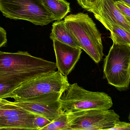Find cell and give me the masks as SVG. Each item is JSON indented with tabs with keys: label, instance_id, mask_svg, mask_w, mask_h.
<instances>
[{
	"label": "cell",
	"instance_id": "1",
	"mask_svg": "<svg viewBox=\"0 0 130 130\" xmlns=\"http://www.w3.org/2000/svg\"><path fill=\"white\" fill-rule=\"evenodd\" d=\"M55 63L33 56L27 52L0 51V84L16 88L39 76L56 71Z\"/></svg>",
	"mask_w": 130,
	"mask_h": 130
},
{
	"label": "cell",
	"instance_id": "2",
	"mask_svg": "<svg viewBox=\"0 0 130 130\" xmlns=\"http://www.w3.org/2000/svg\"><path fill=\"white\" fill-rule=\"evenodd\" d=\"M65 25L80 48L96 63L103 59L101 36L96 24L88 14L79 13L66 16Z\"/></svg>",
	"mask_w": 130,
	"mask_h": 130
},
{
	"label": "cell",
	"instance_id": "3",
	"mask_svg": "<svg viewBox=\"0 0 130 130\" xmlns=\"http://www.w3.org/2000/svg\"><path fill=\"white\" fill-rule=\"evenodd\" d=\"M61 113H75L93 109L109 110L113 106L111 97L106 93L90 91L77 83L70 85L61 99Z\"/></svg>",
	"mask_w": 130,
	"mask_h": 130
},
{
	"label": "cell",
	"instance_id": "4",
	"mask_svg": "<svg viewBox=\"0 0 130 130\" xmlns=\"http://www.w3.org/2000/svg\"><path fill=\"white\" fill-rule=\"evenodd\" d=\"M70 85L67 76L56 71L23 83L3 99L11 98L15 101H21L46 94L63 93Z\"/></svg>",
	"mask_w": 130,
	"mask_h": 130
},
{
	"label": "cell",
	"instance_id": "5",
	"mask_svg": "<svg viewBox=\"0 0 130 130\" xmlns=\"http://www.w3.org/2000/svg\"><path fill=\"white\" fill-rule=\"evenodd\" d=\"M0 11L8 18L44 26L55 21L41 0H0Z\"/></svg>",
	"mask_w": 130,
	"mask_h": 130
},
{
	"label": "cell",
	"instance_id": "6",
	"mask_svg": "<svg viewBox=\"0 0 130 130\" xmlns=\"http://www.w3.org/2000/svg\"><path fill=\"white\" fill-rule=\"evenodd\" d=\"M130 47L113 43L104 59V73L108 84L122 91L129 88Z\"/></svg>",
	"mask_w": 130,
	"mask_h": 130
},
{
	"label": "cell",
	"instance_id": "7",
	"mask_svg": "<svg viewBox=\"0 0 130 130\" xmlns=\"http://www.w3.org/2000/svg\"><path fill=\"white\" fill-rule=\"evenodd\" d=\"M69 114V130H108L120 121L113 110L93 109Z\"/></svg>",
	"mask_w": 130,
	"mask_h": 130
},
{
	"label": "cell",
	"instance_id": "8",
	"mask_svg": "<svg viewBox=\"0 0 130 130\" xmlns=\"http://www.w3.org/2000/svg\"><path fill=\"white\" fill-rule=\"evenodd\" d=\"M63 94L50 93L21 101L11 102V103L52 121L61 113L60 99Z\"/></svg>",
	"mask_w": 130,
	"mask_h": 130
},
{
	"label": "cell",
	"instance_id": "9",
	"mask_svg": "<svg viewBox=\"0 0 130 130\" xmlns=\"http://www.w3.org/2000/svg\"><path fill=\"white\" fill-rule=\"evenodd\" d=\"M116 1L100 0L91 12L109 31L111 25L116 24L130 33V24L115 6Z\"/></svg>",
	"mask_w": 130,
	"mask_h": 130
},
{
	"label": "cell",
	"instance_id": "10",
	"mask_svg": "<svg viewBox=\"0 0 130 130\" xmlns=\"http://www.w3.org/2000/svg\"><path fill=\"white\" fill-rule=\"evenodd\" d=\"M53 41L58 71L67 77L74 69L80 59L82 49L65 44L56 40Z\"/></svg>",
	"mask_w": 130,
	"mask_h": 130
},
{
	"label": "cell",
	"instance_id": "11",
	"mask_svg": "<svg viewBox=\"0 0 130 130\" xmlns=\"http://www.w3.org/2000/svg\"><path fill=\"white\" fill-rule=\"evenodd\" d=\"M36 116L30 112L17 116L0 117V130H36L34 124Z\"/></svg>",
	"mask_w": 130,
	"mask_h": 130
},
{
	"label": "cell",
	"instance_id": "12",
	"mask_svg": "<svg viewBox=\"0 0 130 130\" xmlns=\"http://www.w3.org/2000/svg\"><path fill=\"white\" fill-rule=\"evenodd\" d=\"M50 37L52 40H56L65 44L80 48L78 44L67 28L64 20L57 21L53 23Z\"/></svg>",
	"mask_w": 130,
	"mask_h": 130
},
{
	"label": "cell",
	"instance_id": "13",
	"mask_svg": "<svg viewBox=\"0 0 130 130\" xmlns=\"http://www.w3.org/2000/svg\"><path fill=\"white\" fill-rule=\"evenodd\" d=\"M55 20L60 21L70 11V3L66 0H41Z\"/></svg>",
	"mask_w": 130,
	"mask_h": 130
},
{
	"label": "cell",
	"instance_id": "14",
	"mask_svg": "<svg viewBox=\"0 0 130 130\" xmlns=\"http://www.w3.org/2000/svg\"><path fill=\"white\" fill-rule=\"evenodd\" d=\"M110 31L113 43L130 47V33L116 24L111 25Z\"/></svg>",
	"mask_w": 130,
	"mask_h": 130
},
{
	"label": "cell",
	"instance_id": "15",
	"mask_svg": "<svg viewBox=\"0 0 130 130\" xmlns=\"http://www.w3.org/2000/svg\"><path fill=\"white\" fill-rule=\"evenodd\" d=\"M42 130H69V114L61 113Z\"/></svg>",
	"mask_w": 130,
	"mask_h": 130
},
{
	"label": "cell",
	"instance_id": "16",
	"mask_svg": "<svg viewBox=\"0 0 130 130\" xmlns=\"http://www.w3.org/2000/svg\"><path fill=\"white\" fill-rule=\"evenodd\" d=\"M115 6L119 9L126 20L130 24V7L123 2L116 1Z\"/></svg>",
	"mask_w": 130,
	"mask_h": 130
},
{
	"label": "cell",
	"instance_id": "17",
	"mask_svg": "<svg viewBox=\"0 0 130 130\" xmlns=\"http://www.w3.org/2000/svg\"><path fill=\"white\" fill-rule=\"evenodd\" d=\"M51 122V121L44 117L36 115L34 124L36 130H42L43 128L49 124Z\"/></svg>",
	"mask_w": 130,
	"mask_h": 130
},
{
	"label": "cell",
	"instance_id": "18",
	"mask_svg": "<svg viewBox=\"0 0 130 130\" xmlns=\"http://www.w3.org/2000/svg\"><path fill=\"white\" fill-rule=\"evenodd\" d=\"M100 0H76L78 4L85 10L91 12Z\"/></svg>",
	"mask_w": 130,
	"mask_h": 130
},
{
	"label": "cell",
	"instance_id": "19",
	"mask_svg": "<svg viewBox=\"0 0 130 130\" xmlns=\"http://www.w3.org/2000/svg\"><path fill=\"white\" fill-rule=\"evenodd\" d=\"M16 88L13 85L0 84V98L3 99L5 95L13 91Z\"/></svg>",
	"mask_w": 130,
	"mask_h": 130
},
{
	"label": "cell",
	"instance_id": "20",
	"mask_svg": "<svg viewBox=\"0 0 130 130\" xmlns=\"http://www.w3.org/2000/svg\"><path fill=\"white\" fill-rule=\"evenodd\" d=\"M109 130H130V123L118 121L112 128Z\"/></svg>",
	"mask_w": 130,
	"mask_h": 130
},
{
	"label": "cell",
	"instance_id": "21",
	"mask_svg": "<svg viewBox=\"0 0 130 130\" xmlns=\"http://www.w3.org/2000/svg\"><path fill=\"white\" fill-rule=\"evenodd\" d=\"M7 42L6 31L0 26V48L4 46Z\"/></svg>",
	"mask_w": 130,
	"mask_h": 130
},
{
	"label": "cell",
	"instance_id": "22",
	"mask_svg": "<svg viewBox=\"0 0 130 130\" xmlns=\"http://www.w3.org/2000/svg\"><path fill=\"white\" fill-rule=\"evenodd\" d=\"M8 101L5 100L4 99H1L0 98V106L5 104Z\"/></svg>",
	"mask_w": 130,
	"mask_h": 130
},
{
	"label": "cell",
	"instance_id": "23",
	"mask_svg": "<svg viewBox=\"0 0 130 130\" xmlns=\"http://www.w3.org/2000/svg\"><path fill=\"white\" fill-rule=\"evenodd\" d=\"M117 1H120L123 2L130 7V0H117Z\"/></svg>",
	"mask_w": 130,
	"mask_h": 130
},
{
	"label": "cell",
	"instance_id": "24",
	"mask_svg": "<svg viewBox=\"0 0 130 130\" xmlns=\"http://www.w3.org/2000/svg\"><path fill=\"white\" fill-rule=\"evenodd\" d=\"M129 75L130 76V64L129 66Z\"/></svg>",
	"mask_w": 130,
	"mask_h": 130
},
{
	"label": "cell",
	"instance_id": "25",
	"mask_svg": "<svg viewBox=\"0 0 130 130\" xmlns=\"http://www.w3.org/2000/svg\"><path fill=\"white\" fill-rule=\"evenodd\" d=\"M128 118H129V120L130 121V113L129 114V117H128Z\"/></svg>",
	"mask_w": 130,
	"mask_h": 130
}]
</instances>
